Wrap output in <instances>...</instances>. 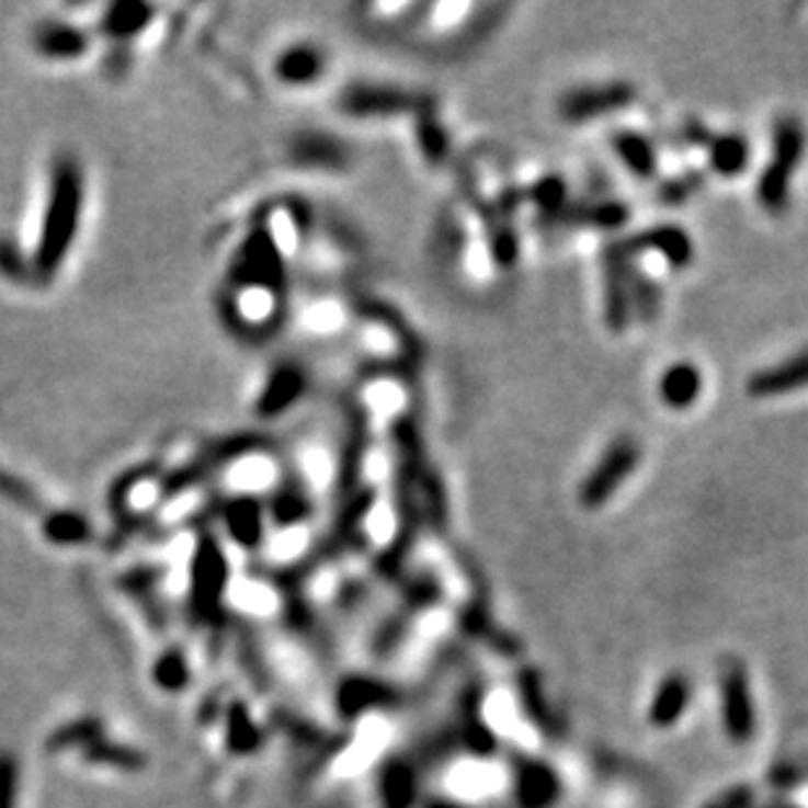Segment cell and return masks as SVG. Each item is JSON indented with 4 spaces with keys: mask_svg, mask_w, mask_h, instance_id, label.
I'll use <instances>...</instances> for the list:
<instances>
[{
    "mask_svg": "<svg viewBox=\"0 0 808 808\" xmlns=\"http://www.w3.org/2000/svg\"><path fill=\"white\" fill-rule=\"evenodd\" d=\"M149 16H152V9H147V5L137 3L111 5L103 19V30L111 37H132L149 22Z\"/></svg>",
    "mask_w": 808,
    "mask_h": 808,
    "instance_id": "obj_22",
    "label": "cell"
},
{
    "mask_svg": "<svg viewBox=\"0 0 808 808\" xmlns=\"http://www.w3.org/2000/svg\"><path fill=\"white\" fill-rule=\"evenodd\" d=\"M743 804H746V793H740V796H730L722 806H712V808H738Z\"/></svg>",
    "mask_w": 808,
    "mask_h": 808,
    "instance_id": "obj_32",
    "label": "cell"
},
{
    "mask_svg": "<svg viewBox=\"0 0 808 808\" xmlns=\"http://www.w3.org/2000/svg\"><path fill=\"white\" fill-rule=\"evenodd\" d=\"M706 149H709V166L712 171L725 175V179H732V175H740L746 171L751 160V147L740 134H722V137H712L706 141Z\"/></svg>",
    "mask_w": 808,
    "mask_h": 808,
    "instance_id": "obj_14",
    "label": "cell"
},
{
    "mask_svg": "<svg viewBox=\"0 0 808 808\" xmlns=\"http://www.w3.org/2000/svg\"><path fill=\"white\" fill-rule=\"evenodd\" d=\"M626 283L630 311H636V317L644 319V322H655L657 315H660L662 296L660 291H657V285L651 283L647 275H641V270L636 268L634 260H630L626 268Z\"/></svg>",
    "mask_w": 808,
    "mask_h": 808,
    "instance_id": "obj_17",
    "label": "cell"
},
{
    "mask_svg": "<svg viewBox=\"0 0 808 808\" xmlns=\"http://www.w3.org/2000/svg\"><path fill=\"white\" fill-rule=\"evenodd\" d=\"M638 460H641V447H638L636 440L628 437V434L615 437L613 445L604 451V456L596 460V466L583 479L579 490L581 505L589 508V511L602 508L617 492V487L634 474Z\"/></svg>",
    "mask_w": 808,
    "mask_h": 808,
    "instance_id": "obj_3",
    "label": "cell"
},
{
    "mask_svg": "<svg viewBox=\"0 0 808 808\" xmlns=\"http://www.w3.org/2000/svg\"><path fill=\"white\" fill-rule=\"evenodd\" d=\"M426 808H460V806H453V804H445V800H437V804H430Z\"/></svg>",
    "mask_w": 808,
    "mask_h": 808,
    "instance_id": "obj_33",
    "label": "cell"
},
{
    "mask_svg": "<svg viewBox=\"0 0 808 808\" xmlns=\"http://www.w3.org/2000/svg\"><path fill=\"white\" fill-rule=\"evenodd\" d=\"M800 387H808V349L785 362L753 372L746 383V392L753 398H777Z\"/></svg>",
    "mask_w": 808,
    "mask_h": 808,
    "instance_id": "obj_7",
    "label": "cell"
},
{
    "mask_svg": "<svg viewBox=\"0 0 808 808\" xmlns=\"http://www.w3.org/2000/svg\"><path fill=\"white\" fill-rule=\"evenodd\" d=\"M702 390H704L702 372H698V366H694L691 362L672 364L660 377V385H657L660 400L672 411L691 409L698 400V396H702Z\"/></svg>",
    "mask_w": 808,
    "mask_h": 808,
    "instance_id": "obj_11",
    "label": "cell"
},
{
    "mask_svg": "<svg viewBox=\"0 0 808 808\" xmlns=\"http://www.w3.org/2000/svg\"><path fill=\"white\" fill-rule=\"evenodd\" d=\"M691 702V685L685 681L683 675H668L657 688L655 698H651V722L657 728H670L675 725L681 715L685 712V706Z\"/></svg>",
    "mask_w": 808,
    "mask_h": 808,
    "instance_id": "obj_12",
    "label": "cell"
},
{
    "mask_svg": "<svg viewBox=\"0 0 808 808\" xmlns=\"http://www.w3.org/2000/svg\"><path fill=\"white\" fill-rule=\"evenodd\" d=\"M613 149L615 155L628 166V171L638 175V179H655L657 173V155L655 147L647 139L638 137V134L623 132L613 137Z\"/></svg>",
    "mask_w": 808,
    "mask_h": 808,
    "instance_id": "obj_16",
    "label": "cell"
},
{
    "mask_svg": "<svg viewBox=\"0 0 808 808\" xmlns=\"http://www.w3.org/2000/svg\"><path fill=\"white\" fill-rule=\"evenodd\" d=\"M275 71L285 84H309V81H315L325 71V56L315 45H296L277 58Z\"/></svg>",
    "mask_w": 808,
    "mask_h": 808,
    "instance_id": "obj_13",
    "label": "cell"
},
{
    "mask_svg": "<svg viewBox=\"0 0 808 808\" xmlns=\"http://www.w3.org/2000/svg\"><path fill=\"white\" fill-rule=\"evenodd\" d=\"M623 247H626L630 257H636L644 249L660 251L672 268H685V264H691V260H694V241H691V236L685 230L675 226H655L644 230L636 239H626Z\"/></svg>",
    "mask_w": 808,
    "mask_h": 808,
    "instance_id": "obj_8",
    "label": "cell"
},
{
    "mask_svg": "<svg viewBox=\"0 0 808 808\" xmlns=\"http://www.w3.org/2000/svg\"><path fill=\"white\" fill-rule=\"evenodd\" d=\"M47 536H50L53 542H58V545H77V542H81L87 536V524L84 519H79V515H53L50 521H47Z\"/></svg>",
    "mask_w": 808,
    "mask_h": 808,
    "instance_id": "obj_27",
    "label": "cell"
},
{
    "mask_svg": "<svg viewBox=\"0 0 808 808\" xmlns=\"http://www.w3.org/2000/svg\"><path fill=\"white\" fill-rule=\"evenodd\" d=\"M385 698H387V688H383L379 683L364 681V678H351V681L343 683L338 702H341V709L345 717H356V715H362L364 709H369V706L383 704Z\"/></svg>",
    "mask_w": 808,
    "mask_h": 808,
    "instance_id": "obj_19",
    "label": "cell"
},
{
    "mask_svg": "<svg viewBox=\"0 0 808 808\" xmlns=\"http://www.w3.org/2000/svg\"><path fill=\"white\" fill-rule=\"evenodd\" d=\"M628 207L621 205V202H600V205L576 207V213H570L573 220L592 223V226L600 228H621L628 220Z\"/></svg>",
    "mask_w": 808,
    "mask_h": 808,
    "instance_id": "obj_26",
    "label": "cell"
},
{
    "mask_svg": "<svg viewBox=\"0 0 808 808\" xmlns=\"http://www.w3.org/2000/svg\"><path fill=\"white\" fill-rule=\"evenodd\" d=\"M417 796V783H413L411 770L403 764H390L383 774V798L387 808H409Z\"/></svg>",
    "mask_w": 808,
    "mask_h": 808,
    "instance_id": "obj_24",
    "label": "cell"
},
{
    "mask_svg": "<svg viewBox=\"0 0 808 808\" xmlns=\"http://www.w3.org/2000/svg\"><path fill=\"white\" fill-rule=\"evenodd\" d=\"M35 50L45 58H77L87 50V37L69 24H43L35 35Z\"/></svg>",
    "mask_w": 808,
    "mask_h": 808,
    "instance_id": "obj_15",
    "label": "cell"
},
{
    "mask_svg": "<svg viewBox=\"0 0 808 808\" xmlns=\"http://www.w3.org/2000/svg\"><path fill=\"white\" fill-rule=\"evenodd\" d=\"M19 804V762L11 751H0V808Z\"/></svg>",
    "mask_w": 808,
    "mask_h": 808,
    "instance_id": "obj_28",
    "label": "cell"
},
{
    "mask_svg": "<svg viewBox=\"0 0 808 808\" xmlns=\"http://www.w3.org/2000/svg\"><path fill=\"white\" fill-rule=\"evenodd\" d=\"M772 160L759 175L756 196L770 215H779L790 200V181L806 152V128L796 115H783L772 132Z\"/></svg>",
    "mask_w": 808,
    "mask_h": 808,
    "instance_id": "obj_2",
    "label": "cell"
},
{
    "mask_svg": "<svg viewBox=\"0 0 808 808\" xmlns=\"http://www.w3.org/2000/svg\"><path fill=\"white\" fill-rule=\"evenodd\" d=\"M223 589H226V562L213 542H205L194 562V607L209 615L220 604Z\"/></svg>",
    "mask_w": 808,
    "mask_h": 808,
    "instance_id": "obj_9",
    "label": "cell"
},
{
    "mask_svg": "<svg viewBox=\"0 0 808 808\" xmlns=\"http://www.w3.org/2000/svg\"><path fill=\"white\" fill-rule=\"evenodd\" d=\"M103 719L100 717H79V719H71L69 725H64V728H58L56 732H53L50 740H47V751H71V749H87V746H92L94 740L103 738Z\"/></svg>",
    "mask_w": 808,
    "mask_h": 808,
    "instance_id": "obj_18",
    "label": "cell"
},
{
    "mask_svg": "<svg viewBox=\"0 0 808 808\" xmlns=\"http://www.w3.org/2000/svg\"><path fill=\"white\" fill-rule=\"evenodd\" d=\"M719 696H722V722L728 736L736 743L751 740L753 728H756V715H753L751 683L746 670L740 664H728L719 678Z\"/></svg>",
    "mask_w": 808,
    "mask_h": 808,
    "instance_id": "obj_5",
    "label": "cell"
},
{
    "mask_svg": "<svg viewBox=\"0 0 808 808\" xmlns=\"http://www.w3.org/2000/svg\"><path fill=\"white\" fill-rule=\"evenodd\" d=\"M304 390V375L296 372L294 366H285V369L275 372L273 379H270L268 390L262 396V409L268 413L283 411L285 406H291L294 400L301 396Z\"/></svg>",
    "mask_w": 808,
    "mask_h": 808,
    "instance_id": "obj_20",
    "label": "cell"
},
{
    "mask_svg": "<svg viewBox=\"0 0 808 808\" xmlns=\"http://www.w3.org/2000/svg\"><path fill=\"white\" fill-rule=\"evenodd\" d=\"M698 186H702V175L688 173V175H683V179L670 181L668 186L660 192V200L668 202V205H681V202L688 200V196L694 194Z\"/></svg>",
    "mask_w": 808,
    "mask_h": 808,
    "instance_id": "obj_30",
    "label": "cell"
},
{
    "mask_svg": "<svg viewBox=\"0 0 808 808\" xmlns=\"http://www.w3.org/2000/svg\"><path fill=\"white\" fill-rule=\"evenodd\" d=\"M84 759L94 764H107V766H121V770H141L145 766V756L137 749L124 743H113V740H94L92 746L84 749Z\"/></svg>",
    "mask_w": 808,
    "mask_h": 808,
    "instance_id": "obj_21",
    "label": "cell"
},
{
    "mask_svg": "<svg viewBox=\"0 0 808 808\" xmlns=\"http://www.w3.org/2000/svg\"><path fill=\"white\" fill-rule=\"evenodd\" d=\"M260 746V730L243 704L228 709V749L234 753H251Z\"/></svg>",
    "mask_w": 808,
    "mask_h": 808,
    "instance_id": "obj_23",
    "label": "cell"
},
{
    "mask_svg": "<svg viewBox=\"0 0 808 808\" xmlns=\"http://www.w3.org/2000/svg\"><path fill=\"white\" fill-rule=\"evenodd\" d=\"M536 200L545 207V213H558V209H562V181L545 179L536 183Z\"/></svg>",
    "mask_w": 808,
    "mask_h": 808,
    "instance_id": "obj_31",
    "label": "cell"
},
{
    "mask_svg": "<svg viewBox=\"0 0 808 808\" xmlns=\"http://www.w3.org/2000/svg\"><path fill=\"white\" fill-rule=\"evenodd\" d=\"M419 141H422L424 155L432 162H440V160L445 158L447 139H445V132H443V128H440L437 121H432V118H422V121H419Z\"/></svg>",
    "mask_w": 808,
    "mask_h": 808,
    "instance_id": "obj_29",
    "label": "cell"
},
{
    "mask_svg": "<svg viewBox=\"0 0 808 808\" xmlns=\"http://www.w3.org/2000/svg\"><path fill=\"white\" fill-rule=\"evenodd\" d=\"M634 100L636 87L628 84V81H613V84L602 87H581V90H570L568 94H562L558 113L570 121V124H579V121L626 111Z\"/></svg>",
    "mask_w": 808,
    "mask_h": 808,
    "instance_id": "obj_4",
    "label": "cell"
},
{
    "mask_svg": "<svg viewBox=\"0 0 808 808\" xmlns=\"http://www.w3.org/2000/svg\"><path fill=\"white\" fill-rule=\"evenodd\" d=\"M430 105L419 94L396 90V87H351L343 92L341 111L356 118H369V115H400L424 111Z\"/></svg>",
    "mask_w": 808,
    "mask_h": 808,
    "instance_id": "obj_6",
    "label": "cell"
},
{
    "mask_svg": "<svg viewBox=\"0 0 808 808\" xmlns=\"http://www.w3.org/2000/svg\"><path fill=\"white\" fill-rule=\"evenodd\" d=\"M558 796L560 779L547 764L524 762L515 770V800L521 808H549Z\"/></svg>",
    "mask_w": 808,
    "mask_h": 808,
    "instance_id": "obj_10",
    "label": "cell"
},
{
    "mask_svg": "<svg viewBox=\"0 0 808 808\" xmlns=\"http://www.w3.org/2000/svg\"><path fill=\"white\" fill-rule=\"evenodd\" d=\"M81 207H84V173L73 158H60L53 166L39 239L32 254V275L37 281H53L64 268L77 239Z\"/></svg>",
    "mask_w": 808,
    "mask_h": 808,
    "instance_id": "obj_1",
    "label": "cell"
},
{
    "mask_svg": "<svg viewBox=\"0 0 808 808\" xmlns=\"http://www.w3.org/2000/svg\"><path fill=\"white\" fill-rule=\"evenodd\" d=\"M152 678L160 688L171 691V694L181 691L183 685L189 683V664L183 660L181 651H166V655L155 662Z\"/></svg>",
    "mask_w": 808,
    "mask_h": 808,
    "instance_id": "obj_25",
    "label": "cell"
}]
</instances>
